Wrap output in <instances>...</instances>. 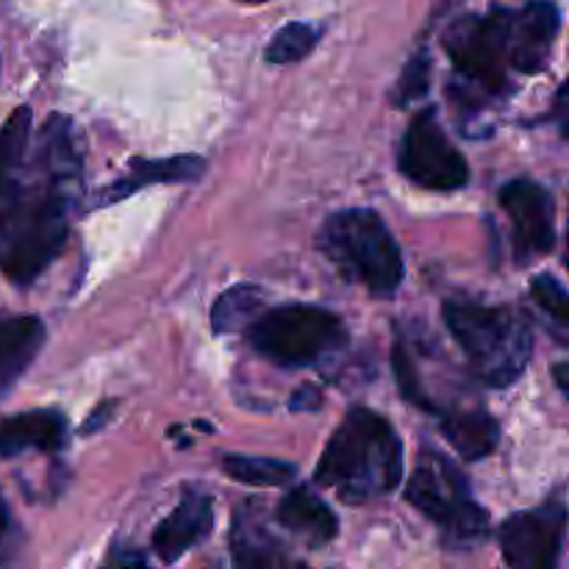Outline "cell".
<instances>
[{
	"label": "cell",
	"mask_w": 569,
	"mask_h": 569,
	"mask_svg": "<svg viewBox=\"0 0 569 569\" xmlns=\"http://www.w3.org/2000/svg\"><path fill=\"white\" fill-rule=\"evenodd\" d=\"M392 370H395V381H398L403 398L409 400L411 406H417V409L428 411V415H437L439 406L428 398L426 383H422L420 370H417L415 359H411V353H409V348H406L403 339H398L392 348Z\"/></svg>",
	"instance_id": "cell-23"
},
{
	"label": "cell",
	"mask_w": 569,
	"mask_h": 569,
	"mask_svg": "<svg viewBox=\"0 0 569 569\" xmlns=\"http://www.w3.org/2000/svg\"><path fill=\"white\" fill-rule=\"evenodd\" d=\"M556 381H559L561 395H569V383H567V365H565V361H561V365H556Z\"/></svg>",
	"instance_id": "cell-29"
},
{
	"label": "cell",
	"mask_w": 569,
	"mask_h": 569,
	"mask_svg": "<svg viewBox=\"0 0 569 569\" xmlns=\"http://www.w3.org/2000/svg\"><path fill=\"white\" fill-rule=\"evenodd\" d=\"M406 500L442 531V542L450 548H472L489 537V515L472 498L459 467L437 450H422L406 483Z\"/></svg>",
	"instance_id": "cell-7"
},
{
	"label": "cell",
	"mask_w": 569,
	"mask_h": 569,
	"mask_svg": "<svg viewBox=\"0 0 569 569\" xmlns=\"http://www.w3.org/2000/svg\"><path fill=\"white\" fill-rule=\"evenodd\" d=\"M567 511L561 503H545L520 511L500 526V553L515 569H553L565 548Z\"/></svg>",
	"instance_id": "cell-9"
},
{
	"label": "cell",
	"mask_w": 569,
	"mask_h": 569,
	"mask_svg": "<svg viewBox=\"0 0 569 569\" xmlns=\"http://www.w3.org/2000/svg\"><path fill=\"white\" fill-rule=\"evenodd\" d=\"M31 109H28V106H20V109L6 120V126L0 128V194L6 192L11 178L17 176V170H20L22 161H26L28 142H31Z\"/></svg>",
	"instance_id": "cell-21"
},
{
	"label": "cell",
	"mask_w": 569,
	"mask_h": 569,
	"mask_svg": "<svg viewBox=\"0 0 569 569\" xmlns=\"http://www.w3.org/2000/svg\"><path fill=\"white\" fill-rule=\"evenodd\" d=\"M239 3H248V6H261V3H267V0H239Z\"/></svg>",
	"instance_id": "cell-30"
},
{
	"label": "cell",
	"mask_w": 569,
	"mask_h": 569,
	"mask_svg": "<svg viewBox=\"0 0 569 569\" xmlns=\"http://www.w3.org/2000/svg\"><path fill=\"white\" fill-rule=\"evenodd\" d=\"M203 172L206 159L194 153L170 156V159H131L126 176L111 183L106 192H100L98 206L120 203V200L131 198L139 189L150 187V183H192L203 178Z\"/></svg>",
	"instance_id": "cell-15"
},
{
	"label": "cell",
	"mask_w": 569,
	"mask_h": 569,
	"mask_svg": "<svg viewBox=\"0 0 569 569\" xmlns=\"http://www.w3.org/2000/svg\"><path fill=\"white\" fill-rule=\"evenodd\" d=\"M320 392H317V387H300L298 392L292 395V400H289V409L292 411H311V409H320Z\"/></svg>",
	"instance_id": "cell-26"
},
{
	"label": "cell",
	"mask_w": 569,
	"mask_h": 569,
	"mask_svg": "<svg viewBox=\"0 0 569 569\" xmlns=\"http://www.w3.org/2000/svg\"><path fill=\"white\" fill-rule=\"evenodd\" d=\"M320 37L322 31L311 22H289V26L278 28L276 37L267 44L264 56L270 64H295L317 48Z\"/></svg>",
	"instance_id": "cell-22"
},
{
	"label": "cell",
	"mask_w": 569,
	"mask_h": 569,
	"mask_svg": "<svg viewBox=\"0 0 569 569\" xmlns=\"http://www.w3.org/2000/svg\"><path fill=\"white\" fill-rule=\"evenodd\" d=\"M500 206L511 220L515 256L520 264L545 256L556 244V200L533 178H515L500 187Z\"/></svg>",
	"instance_id": "cell-10"
},
{
	"label": "cell",
	"mask_w": 569,
	"mask_h": 569,
	"mask_svg": "<svg viewBox=\"0 0 569 569\" xmlns=\"http://www.w3.org/2000/svg\"><path fill=\"white\" fill-rule=\"evenodd\" d=\"M561 14L550 0H533L520 9H506L509 64L522 76H537L548 67L550 50L559 37Z\"/></svg>",
	"instance_id": "cell-11"
},
{
	"label": "cell",
	"mask_w": 569,
	"mask_h": 569,
	"mask_svg": "<svg viewBox=\"0 0 569 569\" xmlns=\"http://www.w3.org/2000/svg\"><path fill=\"white\" fill-rule=\"evenodd\" d=\"M83 192V156L70 117L50 114L33 153L0 194V272L17 287L37 281L64 250Z\"/></svg>",
	"instance_id": "cell-1"
},
{
	"label": "cell",
	"mask_w": 569,
	"mask_h": 569,
	"mask_svg": "<svg viewBox=\"0 0 569 569\" xmlns=\"http://www.w3.org/2000/svg\"><path fill=\"white\" fill-rule=\"evenodd\" d=\"M261 303H264V292L256 283H237V287L226 289L211 306V328L214 333L248 328V322L261 311Z\"/></svg>",
	"instance_id": "cell-19"
},
{
	"label": "cell",
	"mask_w": 569,
	"mask_h": 569,
	"mask_svg": "<svg viewBox=\"0 0 569 569\" xmlns=\"http://www.w3.org/2000/svg\"><path fill=\"white\" fill-rule=\"evenodd\" d=\"M111 409H114V400L98 406V409L92 411V417L87 420V426H83V433H94L100 426H106V422H109V417H111Z\"/></svg>",
	"instance_id": "cell-27"
},
{
	"label": "cell",
	"mask_w": 569,
	"mask_h": 569,
	"mask_svg": "<svg viewBox=\"0 0 569 569\" xmlns=\"http://www.w3.org/2000/svg\"><path fill=\"white\" fill-rule=\"evenodd\" d=\"M244 333L261 359L287 370L320 365L328 356L339 353L350 339L348 328L333 311L306 303L259 311Z\"/></svg>",
	"instance_id": "cell-6"
},
{
	"label": "cell",
	"mask_w": 569,
	"mask_h": 569,
	"mask_svg": "<svg viewBox=\"0 0 569 569\" xmlns=\"http://www.w3.org/2000/svg\"><path fill=\"white\" fill-rule=\"evenodd\" d=\"M431 72H433L431 53H428V50H417V53L406 61L403 72H400L398 83H395L392 103L398 106V109H406V106L426 98L428 89H431Z\"/></svg>",
	"instance_id": "cell-24"
},
{
	"label": "cell",
	"mask_w": 569,
	"mask_h": 569,
	"mask_svg": "<svg viewBox=\"0 0 569 569\" xmlns=\"http://www.w3.org/2000/svg\"><path fill=\"white\" fill-rule=\"evenodd\" d=\"M214 531V500L198 489H187L181 503L156 526L150 548L164 565H176L181 556L203 545Z\"/></svg>",
	"instance_id": "cell-12"
},
{
	"label": "cell",
	"mask_w": 569,
	"mask_h": 569,
	"mask_svg": "<svg viewBox=\"0 0 569 569\" xmlns=\"http://www.w3.org/2000/svg\"><path fill=\"white\" fill-rule=\"evenodd\" d=\"M398 167L411 183L428 192H459L470 181L467 159L450 142L431 106L411 117L398 150Z\"/></svg>",
	"instance_id": "cell-8"
},
{
	"label": "cell",
	"mask_w": 569,
	"mask_h": 569,
	"mask_svg": "<svg viewBox=\"0 0 569 569\" xmlns=\"http://www.w3.org/2000/svg\"><path fill=\"white\" fill-rule=\"evenodd\" d=\"M403 481V442L387 417L353 409L333 431L315 470L317 487H328L348 503L387 498Z\"/></svg>",
	"instance_id": "cell-2"
},
{
	"label": "cell",
	"mask_w": 569,
	"mask_h": 569,
	"mask_svg": "<svg viewBox=\"0 0 569 569\" xmlns=\"http://www.w3.org/2000/svg\"><path fill=\"white\" fill-rule=\"evenodd\" d=\"M531 298L537 300L539 309L548 311V317H553L559 322V328L569 326V295L559 278L550 276V272H542V276L533 278Z\"/></svg>",
	"instance_id": "cell-25"
},
{
	"label": "cell",
	"mask_w": 569,
	"mask_h": 569,
	"mask_svg": "<svg viewBox=\"0 0 569 569\" xmlns=\"http://www.w3.org/2000/svg\"><path fill=\"white\" fill-rule=\"evenodd\" d=\"M11 531V515H9V506H6L3 495H0V550H3V542L6 537H9Z\"/></svg>",
	"instance_id": "cell-28"
},
{
	"label": "cell",
	"mask_w": 569,
	"mask_h": 569,
	"mask_svg": "<svg viewBox=\"0 0 569 569\" xmlns=\"http://www.w3.org/2000/svg\"><path fill=\"white\" fill-rule=\"evenodd\" d=\"M222 472L233 481L250 483V487H283V483L295 481L298 467L292 461L267 459V456L228 453L222 459Z\"/></svg>",
	"instance_id": "cell-20"
},
{
	"label": "cell",
	"mask_w": 569,
	"mask_h": 569,
	"mask_svg": "<svg viewBox=\"0 0 569 569\" xmlns=\"http://www.w3.org/2000/svg\"><path fill=\"white\" fill-rule=\"evenodd\" d=\"M67 417L56 409L22 411V415L0 420V456L11 459L26 450L59 453L67 445Z\"/></svg>",
	"instance_id": "cell-14"
},
{
	"label": "cell",
	"mask_w": 569,
	"mask_h": 569,
	"mask_svg": "<svg viewBox=\"0 0 569 569\" xmlns=\"http://www.w3.org/2000/svg\"><path fill=\"white\" fill-rule=\"evenodd\" d=\"M231 556L239 567H295L298 561L283 550L264 526L261 509L256 500H244L233 511V528H231Z\"/></svg>",
	"instance_id": "cell-16"
},
{
	"label": "cell",
	"mask_w": 569,
	"mask_h": 569,
	"mask_svg": "<svg viewBox=\"0 0 569 569\" xmlns=\"http://www.w3.org/2000/svg\"><path fill=\"white\" fill-rule=\"evenodd\" d=\"M445 50L459 72V109L481 111L483 98H506L511 92L509 42H506V9L489 14H465L445 31Z\"/></svg>",
	"instance_id": "cell-5"
},
{
	"label": "cell",
	"mask_w": 569,
	"mask_h": 569,
	"mask_svg": "<svg viewBox=\"0 0 569 569\" xmlns=\"http://www.w3.org/2000/svg\"><path fill=\"white\" fill-rule=\"evenodd\" d=\"M442 317L472 372L487 387L506 389L520 381L533 353L531 326L520 311L472 298H450L445 300Z\"/></svg>",
	"instance_id": "cell-3"
},
{
	"label": "cell",
	"mask_w": 569,
	"mask_h": 569,
	"mask_svg": "<svg viewBox=\"0 0 569 569\" xmlns=\"http://www.w3.org/2000/svg\"><path fill=\"white\" fill-rule=\"evenodd\" d=\"M44 345V322L33 315H0V395L31 367Z\"/></svg>",
	"instance_id": "cell-18"
},
{
	"label": "cell",
	"mask_w": 569,
	"mask_h": 569,
	"mask_svg": "<svg viewBox=\"0 0 569 569\" xmlns=\"http://www.w3.org/2000/svg\"><path fill=\"white\" fill-rule=\"evenodd\" d=\"M317 250L376 298H392L406 276L403 253L381 214L372 209H342L328 217L317 233Z\"/></svg>",
	"instance_id": "cell-4"
},
{
	"label": "cell",
	"mask_w": 569,
	"mask_h": 569,
	"mask_svg": "<svg viewBox=\"0 0 569 569\" xmlns=\"http://www.w3.org/2000/svg\"><path fill=\"white\" fill-rule=\"evenodd\" d=\"M437 415L442 437L461 459H487L498 448L500 426L483 406H453V409H439Z\"/></svg>",
	"instance_id": "cell-17"
},
{
	"label": "cell",
	"mask_w": 569,
	"mask_h": 569,
	"mask_svg": "<svg viewBox=\"0 0 569 569\" xmlns=\"http://www.w3.org/2000/svg\"><path fill=\"white\" fill-rule=\"evenodd\" d=\"M276 520L283 531L309 545L311 550L326 548L339 533V520L331 506L309 487H295L292 492L283 495L276 509Z\"/></svg>",
	"instance_id": "cell-13"
}]
</instances>
